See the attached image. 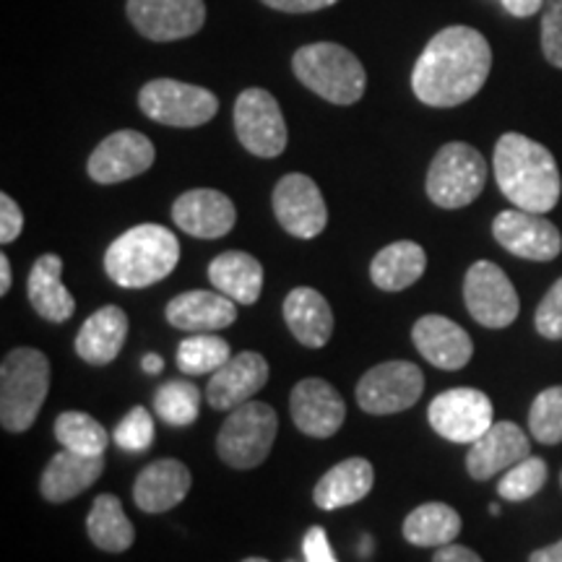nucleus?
Here are the masks:
<instances>
[{"mask_svg":"<svg viewBox=\"0 0 562 562\" xmlns=\"http://www.w3.org/2000/svg\"><path fill=\"white\" fill-rule=\"evenodd\" d=\"M492 70V47L472 26H448L414 63V97L427 108H459L480 94Z\"/></svg>","mask_w":562,"mask_h":562,"instance_id":"f257e3e1","label":"nucleus"},{"mask_svg":"<svg viewBox=\"0 0 562 562\" xmlns=\"http://www.w3.org/2000/svg\"><path fill=\"white\" fill-rule=\"evenodd\" d=\"M492 167L497 188L516 209L547 214L558 206L562 193L558 161L539 140L524 133H505L495 144Z\"/></svg>","mask_w":562,"mask_h":562,"instance_id":"f03ea898","label":"nucleus"},{"mask_svg":"<svg viewBox=\"0 0 562 562\" xmlns=\"http://www.w3.org/2000/svg\"><path fill=\"white\" fill-rule=\"evenodd\" d=\"M180 263V240L161 224H138L123 232L104 252V271L123 290L159 284Z\"/></svg>","mask_w":562,"mask_h":562,"instance_id":"7ed1b4c3","label":"nucleus"},{"mask_svg":"<svg viewBox=\"0 0 562 562\" xmlns=\"http://www.w3.org/2000/svg\"><path fill=\"white\" fill-rule=\"evenodd\" d=\"M50 391V360L32 347L11 349L0 364V425L26 432L37 422Z\"/></svg>","mask_w":562,"mask_h":562,"instance_id":"20e7f679","label":"nucleus"},{"mask_svg":"<svg viewBox=\"0 0 562 562\" xmlns=\"http://www.w3.org/2000/svg\"><path fill=\"white\" fill-rule=\"evenodd\" d=\"M292 70L302 87L331 104H355L368 89V74L355 53L336 42H313L300 47L292 58Z\"/></svg>","mask_w":562,"mask_h":562,"instance_id":"39448f33","label":"nucleus"},{"mask_svg":"<svg viewBox=\"0 0 562 562\" xmlns=\"http://www.w3.org/2000/svg\"><path fill=\"white\" fill-rule=\"evenodd\" d=\"M279 432V417L273 406L263 402H248L229 412L220 435H216V453L237 472L261 467L269 459Z\"/></svg>","mask_w":562,"mask_h":562,"instance_id":"423d86ee","label":"nucleus"},{"mask_svg":"<svg viewBox=\"0 0 562 562\" xmlns=\"http://www.w3.org/2000/svg\"><path fill=\"white\" fill-rule=\"evenodd\" d=\"M487 182V161L474 146L453 140L440 146L427 170L425 191L435 206L463 209L480 199Z\"/></svg>","mask_w":562,"mask_h":562,"instance_id":"0eeeda50","label":"nucleus"},{"mask_svg":"<svg viewBox=\"0 0 562 562\" xmlns=\"http://www.w3.org/2000/svg\"><path fill=\"white\" fill-rule=\"evenodd\" d=\"M138 108L146 117L170 128H199L220 110L214 91L175 79H154L138 91Z\"/></svg>","mask_w":562,"mask_h":562,"instance_id":"6e6552de","label":"nucleus"},{"mask_svg":"<svg viewBox=\"0 0 562 562\" xmlns=\"http://www.w3.org/2000/svg\"><path fill=\"white\" fill-rule=\"evenodd\" d=\"M425 391V372L419 364L393 360L375 364L357 383V404L362 412L385 417L412 409Z\"/></svg>","mask_w":562,"mask_h":562,"instance_id":"1a4fd4ad","label":"nucleus"},{"mask_svg":"<svg viewBox=\"0 0 562 562\" xmlns=\"http://www.w3.org/2000/svg\"><path fill=\"white\" fill-rule=\"evenodd\" d=\"M427 422L448 442L472 446L495 425V409L487 393L476 389H451L432 398Z\"/></svg>","mask_w":562,"mask_h":562,"instance_id":"9d476101","label":"nucleus"},{"mask_svg":"<svg viewBox=\"0 0 562 562\" xmlns=\"http://www.w3.org/2000/svg\"><path fill=\"white\" fill-rule=\"evenodd\" d=\"M463 302L472 318L484 328H508L521 313L516 286L501 266L476 261L463 279Z\"/></svg>","mask_w":562,"mask_h":562,"instance_id":"9b49d317","label":"nucleus"},{"mask_svg":"<svg viewBox=\"0 0 562 562\" xmlns=\"http://www.w3.org/2000/svg\"><path fill=\"white\" fill-rule=\"evenodd\" d=\"M235 133L252 157H279L286 149V123L277 97L258 87L245 89L235 102Z\"/></svg>","mask_w":562,"mask_h":562,"instance_id":"f8f14e48","label":"nucleus"},{"mask_svg":"<svg viewBox=\"0 0 562 562\" xmlns=\"http://www.w3.org/2000/svg\"><path fill=\"white\" fill-rule=\"evenodd\" d=\"M273 214L281 229L300 240H313L328 224V209L321 188L302 172L284 175L273 188Z\"/></svg>","mask_w":562,"mask_h":562,"instance_id":"ddd939ff","label":"nucleus"},{"mask_svg":"<svg viewBox=\"0 0 562 562\" xmlns=\"http://www.w3.org/2000/svg\"><path fill=\"white\" fill-rule=\"evenodd\" d=\"M125 11L140 37L151 42L193 37L206 24L203 0H128Z\"/></svg>","mask_w":562,"mask_h":562,"instance_id":"4468645a","label":"nucleus"},{"mask_svg":"<svg viewBox=\"0 0 562 562\" xmlns=\"http://www.w3.org/2000/svg\"><path fill=\"white\" fill-rule=\"evenodd\" d=\"M492 237L503 245L510 256L526 261H554L562 250V235L542 214L524 209L501 211L492 222Z\"/></svg>","mask_w":562,"mask_h":562,"instance_id":"2eb2a0df","label":"nucleus"},{"mask_svg":"<svg viewBox=\"0 0 562 562\" xmlns=\"http://www.w3.org/2000/svg\"><path fill=\"white\" fill-rule=\"evenodd\" d=\"M154 144L138 131H115L91 151L87 172L100 186H117L138 178L154 165Z\"/></svg>","mask_w":562,"mask_h":562,"instance_id":"dca6fc26","label":"nucleus"},{"mask_svg":"<svg viewBox=\"0 0 562 562\" xmlns=\"http://www.w3.org/2000/svg\"><path fill=\"white\" fill-rule=\"evenodd\" d=\"M290 414L294 427L307 438H334L347 419V404L341 393L323 378H305L292 389Z\"/></svg>","mask_w":562,"mask_h":562,"instance_id":"f3484780","label":"nucleus"},{"mask_svg":"<svg viewBox=\"0 0 562 562\" xmlns=\"http://www.w3.org/2000/svg\"><path fill=\"white\" fill-rule=\"evenodd\" d=\"M269 383V362L258 351H240L232 355L220 370L211 375L206 385V398L211 409L232 412L248 404L256 393Z\"/></svg>","mask_w":562,"mask_h":562,"instance_id":"a211bd4d","label":"nucleus"},{"mask_svg":"<svg viewBox=\"0 0 562 562\" xmlns=\"http://www.w3.org/2000/svg\"><path fill=\"white\" fill-rule=\"evenodd\" d=\"M531 456V440L516 422H495L480 440L472 442L467 456V472L476 482H487L508 472L518 461Z\"/></svg>","mask_w":562,"mask_h":562,"instance_id":"6ab92c4d","label":"nucleus"},{"mask_svg":"<svg viewBox=\"0 0 562 562\" xmlns=\"http://www.w3.org/2000/svg\"><path fill=\"white\" fill-rule=\"evenodd\" d=\"M172 220L186 235L199 237V240H220L235 227L237 211L229 195L222 191L195 188L175 201Z\"/></svg>","mask_w":562,"mask_h":562,"instance_id":"aec40b11","label":"nucleus"},{"mask_svg":"<svg viewBox=\"0 0 562 562\" xmlns=\"http://www.w3.org/2000/svg\"><path fill=\"white\" fill-rule=\"evenodd\" d=\"M412 341L427 362L448 372L467 368L474 355L472 336L446 315H422L412 328Z\"/></svg>","mask_w":562,"mask_h":562,"instance_id":"412c9836","label":"nucleus"},{"mask_svg":"<svg viewBox=\"0 0 562 562\" xmlns=\"http://www.w3.org/2000/svg\"><path fill=\"white\" fill-rule=\"evenodd\" d=\"M165 318L172 328H180V331L214 334L235 323L237 302L222 292H182L167 302Z\"/></svg>","mask_w":562,"mask_h":562,"instance_id":"4be33fe9","label":"nucleus"},{"mask_svg":"<svg viewBox=\"0 0 562 562\" xmlns=\"http://www.w3.org/2000/svg\"><path fill=\"white\" fill-rule=\"evenodd\" d=\"M193 487V474L178 459H159L140 469L133 482V503L144 513H167L180 505Z\"/></svg>","mask_w":562,"mask_h":562,"instance_id":"5701e85b","label":"nucleus"},{"mask_svg":"<svg viewBox=\"0 0 562 562\" xmlns=\"http://www.w3.org/2000/svg\"><path fill=\"white\" fill-rule=\"evenodd\" d=\"M104 472V456H83L63 448L45 467L40 480V492L47 503L60 505L79 497Z\"/></svg>","mask_w":562,"mask_h":562,"instance_id":"b1692460","label":"nucleus"},{"mask_svg":"<svg viewBox=\"0 0 562 562\" xmlns=\"http://www.w3.org/2000/svg\"><path fill=\"white\" fill-rule=\"evenodd\" d=\"M284 321L294 339L307 349H321L331 341L334 311L313 286H297L284 297Z\"/></svg>","mask_w":562,"mask_h":562,"instance_id":"393cba45","label":"nucleus"},{"mask_svg":"<svg viewBox=\"0 0 562 562\" xmlns=\"http://www.w3.org/2000/svg\"><path fill=\"white\" fill-rule=\"evenodd\" d=\"M128 339V315L123 307L104 305L83 321L76 334V355L89 364H110Z\"/></svg>","mask_w":562,"mask_h":562,"instance_id":"a878e982","label":"nucleus"},{"mask_svg":"<svg viewBox=\"0 0 562 562\" xmlns=\"http://www.w3.org/2000/svg\"><path fill=\"white\" fill-rule=\"evenodd\" d=\"M26 294L34 313L50 323H66L76 313L74 294L63 284V258L55 252H45L34 261L26 279Z\"/></svg>","mask_w":562,"mask_h":562,"instance_id":"bb28decb","label":"nucleus"},{"mask_svg":"<svg viewBox=\"0 0 562 562\" xmlns=\"http://www.w3.org/2000/svg\"><path fill=\"white\" fill-rule=\"evenodd\" d=\"M209 281L237 305H256L263 290V266L250 252L227 250L209 263Z\"/></svg>","mask_w":562,"mask_h":562,"instance_id":"cd10ccee","label":"nucleus"},{"mask_svg":"<svg viewBox=\"0 0 562 562\" xmlns=\"http://www.w3.org/2000/svg\"><path fill=\"white\" fill-rule=\"evenodd\" d=\"M372 484H375L372 463L368 459H347L321 476V482L313 490V501L321 510L347 508V505L364 501Z\"/></svg>","mask_w":562,"mask_h":562,"instance_id":"c85d7f7f","label":"nucleus"},{"mask_svg":"<svg viewBox=\"0 0 562 562\" xmlns=\"http://www.w3.org/2000/svg\"><path fill=\"white\" fill-rule=\"evenodd\" d=\"M427 269V252L419 243L398 240L372 258L370 279L383 292H404L417 284Z\"/></svg>","mask_w":562,"mask_h":562,"instance_id":"c756f323","label":"nucleus"},{"mask_svg":"<svg viewBox=\"0 0 562 562\" xmlns=\"http://www.w3.org/2000/svg\"><path fill=\"white\" fill-rule=\"evenodd\" d=\"M87 533L91 544L112 554H121L136 542V529H133L128 516H125L123 503L115 495H108V492L91 503Z\"/></svg>","mask_w":562,"mask_h":562,"instance_id":"7c9ffc66","label":"nucleus"},{"mask_svg":"<svg viewBox=\"0 0 562 562\" xmlns=\"http://www.w3.org/2000/svg\"><path fill=\"white\" fill-rule=\"evenodd\" d=\"M402 531L414 547H446L461 533V516L446 503H425L406 516Z\"/></svg>","mask_w":562,"mask_h":562,"instance_id":"2f4dec72","label":"nucleus"},{"mask_svg":"<svg viewBox=\"0 0 562 562\" xmlns=\"http://www.w3.org/2000/svg\"><path fill=\"white\" fill-rule=\"evenodd\" d=\"M55 438L63 448L83 456H104L110 446V432L87 412H63L55 419Z\"/></svg>","mask_w":562,"mask_h":562,"instance_id":"473e14b6","label":"nucleus"},{"mask_svg":"<svg viewBox=\"0 0 562 562\" xmlns=\"http://www.w3.org/2000/svg\"><path fill=\"white\" fill-rule=\"evenodd\" d=\"M229 357V344L220 336L193 334L178 347V368L186 375H214Z\"/></svg>","mask_w":562,"mask_h":562,"instance_id":"72a5a7b5","label":"nucleus"},{"mask_svg":"<svg viewBox=\"0 0 562 562\" xmlns=\"http://www.w3.org/2000/svg\"><path fill=\"white\" fill-rule=\"evenodd\" d=\"M154 412L172 427H188L201 414V393L191 381H170L154 393Z\"/></svg>","mask_w":562,"mask_h":562,"instance_id":"f704fd0d","label":"nucleus"},{"mask_svg":"<svg viewBox=\"0 0 562 562\" xmlns=\"http://www.w3.org/2000/svg\"><path fill=\"white\" fill-rule=\"evenodd\" d=\"M531 438L542 446H560L562 442V385L544 389L533 398L529 409Z\"/></svg>","mask_w":562,"mask_h":562,"instance_id":"c9c22d12","label":"nucleus"},{"mask_svg":"<svg viewBox=\"0 0 562 562\" xmlns=\"http://www.w3.org/2000/svg\"><path fill=\"white\" fill-rule=\"evenodd\" d=\"M547 463L539 456H529V459L518 461L503 474L501 484H497V495L508 503H524L531 501L537 492H542L547 484Z\"/></svg>","mask_w":562,"mask_h":562,"instance_id":"e433bc0d","label":"nucleus"},{"mask_svg":"<svg viewBox=\"0 0 562 562\" xmlns=\"http://www.w3.org/2000/svg\"><path fill=\"white\" fill-rule=\"evenodd\" d=\"M117 448L128 453H144L154 442V419L149 409L144 406H133L125 417L117 422L115 432H112Z\"/></svg>","mask_w":562,"mask_h":562,"instance_id":"4c0bfd02","label":"nucleus"},{"mask_svg":"<svg viewBox=\"0 0 562 562\" xmlns=\"http://www.w3.org/2000/svg\"><path fill=\"white\" fill-rule=\"evenodd\" d=\"M533 326L542 339L560 341L562 339V277L550 286L544 300L539 302L537 313H533Z\"/></svg>","mask_w":562,"mask_h":562,"instance_id":"58836bf2","label":"nucleus"},{"mask_svg":"<svg viewBox=\"0 0 562 562\" xmlns=\"http://www.w3.org/2000/svg\"><path fill=\"white\" fill-rule=\"evenodd\" d=\"M542 50L554 68H562V0H544Z\"/></svg>","mask_w":562,"mask_h":562,"instance_id":"ea45409f","label":"nucleus"},{"mask_svg":"<svg viewBox=\"0 0 562 562\" xmlns=\"http://www.w3.org/2000/svg\"><path fill=\"white\" fill-rule=\"evenodd\" d=\"M21 229H24V214H21L19 203L9 193H3L0 195V243H13Z\"/></svg>","mask_w":562,"mask_h":562,"instance_id":"a19ab883","label":"nucleus"},{"mask_svg":"<svg viewBox=\"0 0 562 562\" xmlns=\"http://www.w3.org/2000/svg\"><path fill=\"white\" fill-rule=\"evenodd\" d=\"M302 552H305V562H339L328 544V533L323 526H311L302 539Z\"/></svg>","mask_w":562,"mask_h":562,"instance_id":"79ce46f5","label":"nucleus"},{"mask_svg":"<svg viewBox=\"0 0 562 562\" xmlns=\"http://www.w3.org/2000/svg\"><path fill=\"white\" fill-rule=\"evenodd\" d=\"M261 3H266L273 11H284V13H313V11L328 9V5L339 3V0H261Z\"/></svg>","mask_w":562,"mask_h":562,"instance_id":"37998d69","label":"nucleus"},{"mask_svg":"<svg viewBox=\"0 0 562 562\" xmlns=\"http://www.w3.org/2000/svg\"><path fill=\"white\" fill-rule=\"evenodd\" d=\"M432 562H484V560L474 550H469V547L446 544V547H438Z\"/></svg>","mask_w":562,"mask_h":562,"instance_id":"c03bdc74","label":"nucleus"},{"mask_svg":"<svg viewBox=\"0 0 562 562\" xmlns=\"http://www.w3.org/2000/svg\"><path fill=\"white\" fill-rule=\"evenodd\" d=\"M503 9L516 19H529L544 5V0H501Z\"/></svg>","mask_w":562,"mask_h":562,"instance_id":"a18cd8bd","label":"nucleus"},{"mask_svg":"<svg viewBox=\"0 0 562 562\" xmlns=\"http://www.w3.org/2000/svg\"><path fill=\"white\" fill-rule=\"evenodd\" d=\"M529 562H562V539L550 547H542V550L531 552Z\"/></svg>","mask_w":562,"mask_h":562,"instance_id":"49530a36","label":"nucleus"},{"mask_svg":"<svg viewBox=\"0 0 562 562\" xmlns=\"http://www.w3.org/2000/svg\"><path fill=\"white\" fill-rule=\"evenodd\" d=\"M13 284V271L9 256H0V294H9Z\"/></svg>","mask_w":562,"mask_h":562,"instance_id":"de8ad7c7","label":"nucleus"},{"mask_svg":"<svg viewBox=\"0 0 562 562\" xmlns=\"http://www.w3.org/2000/svg\"><path fill=\"white\" fill-rule=\"evenodd\" d=\"M140 368H144V372H149V375H157V372H161V368H165V360H161L159 355H146L144 362H140Z\"/></svg>","mask_w":562,"mask_h":562,"instance_id":"09e8293b","label":"nucleus"},{"mask_svg":"<svg viewBox=\"0 0 562 562\" xmlns=\"http://www.w3.org/2000/svg\"><path fill=\"white\" fill-rule=\"evenodd\" d=\"M490 513L492 516H501V505H490Z\"/></svg>","mask_w":562,"mask_h":562,"instance_id":"8fccbe9b","label":"nucleus"},{"mask_svg":"<svg viewBox=\"0 0 562 562\" xmlns=\"http://www.w3.org/2000/svg\"><path fill=\"white\" fill-rule=\"evenodd\" d=\"M243 562H269V560H263V558H248V560H243Z\"/></svg>","mask_w":562,"mask_h":562,"instance_id":"3c124183","label":"nucleus"},{"mask_svg":"<svg viewBox=\"0 0 562 562\" xmlns=\"http://www.w3.org/2000/svg\"><path fill=\"white\" fill-rule=\"evenodd\" d=\"M560 484H562V474H560Z\"/></svg>","mask_w":562,"mask_h":562,"instance_id":"603ef678","label":"nucleus"},{"mask_svg":"<svg viewBox=\"0 0 562 562\" xmlns=\"http://www.w3.org/2000/svg\"><path fill=\"white\" fill-rule=\"evenodd\" d=\"M290 562H292V560H290Z\"/></svg>","mask_w":562,"mask_h":562,"instance_id":"864d4df0","label":"nucleus"}]
</instances>
